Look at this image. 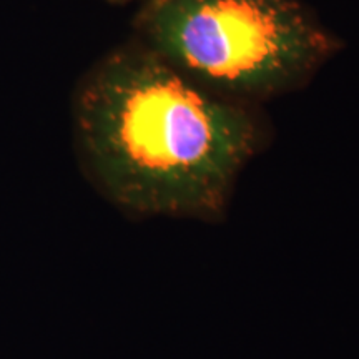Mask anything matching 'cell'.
Wrapping results in <instances>:
<instances>
[{
	"mask_svg": "<svg viewBox=\"0 0 359 359\" xmlns=\"http://www.w3.org/2000/svg\"><path fill=\"white\" fill-rule=\"evenodd\" d=\"M132 29L195 83L258 107L306 87L344 48L304 0H143Z\"/></svg>",
	"mask_w": 359,
	"mask_h": 359,
	"instance_id": "cell-2",
	"label": "cell"
},
{
	"mask_svg": "<svg viewBox=\"0 0 359 359\" xmlns=\"http://www.w3.org/2000/svg\"><path fill=\"white\" fill-rule=\"evenodd\" d=\"M107 4H111V6H125V4H128L130 0H105Z\"/></svg>",
	"mask_w": 359,
	"mask_h": 359,
	"instance_id": "cell-3",
	"label": "cell"
},
{
	"mask_svg": "<svg viewBox=\"0 0 359 359\" xmlns=\"http://www.w3.org/2000/svg\"><path fill=\"white\" fill-rule=\"evenodd\" d=\"M72 122L107 200L133 217L208 224L226 219L241 173L273 137L262 107L201 87L133 39L79 80Z\"/></svg>",
	"mask_w": 359,
	"mask_h": 359,
	"instance_id": "cell-1",
	"label": "cell"
}]
</instances>
